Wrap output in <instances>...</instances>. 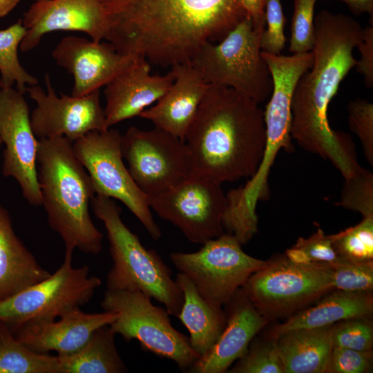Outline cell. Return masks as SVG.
<instances>
[{"mask_svg":"<svg viewBox=\"0 0 373 373\" xmlns=\"http://www.w3.org/2000/svg\"><path fill=\"white\" fill-rule=\"evenodd\" d=\"M104 40L124 55L168 67L189 63L247 15L242 0H101Z\"/></svg>","mask_w":373,"mask_h":373,"instance_id":"cell-1","label":"cell"},{"mask_svg":"<svg viewBox=\"0 0 373 373\" xmlns=\"http://www.w3.org/2000/svg\"><path fill=\"white\" fill-rule=\"evenodd\" d=\"M314 23V61L293 93L290 135L304 150L331 162L346 179L361 166L350 136L330 126L327 110L341 82L356 64L352 52L363 28L351 17L328 10L320 12Z\"/></svg>","mask_w":373,"mask_h":373,"instance_id":"cell-2","label":"cell"},{"mask_svg":"<svg viewBox=\"0 0 373 373\" xmlns=\"http://www.w3.org/2000/svg\"><path fill=\"white\" fill-rule=\"evenodd\" d=\"M184 142L191 174L220 184L249 179L265 151L264 112L233 88L209 86Z\"/></svg>","mask_w":373,"mask_h":373,"instance_id":"cell-3","label":"cell"},{"mask_svg":"<svg viewBox=\"0 0 373 373\" xmlns=\"http://www.w3.org/2000/svg\"><path fill=\"white\" fill-rule=\"evenodd\" d=\"M37 166L41 205L50 227L61 238L65 252L77 249L88 254L100 253L104 236L89 213L95 191L73 142L64 137L39 139Z\"/></svg>","mask_w":373,"mask_h":373,"instance_id":"cell-4","label":"cell"},{"mask_svg":"<svg viewBox=\"0 0 373 373\" xmlns=\"http://www.w3.org/2000/svg\"><path fill=\"white\" fill-rule=\"evenodd\" d=\"M93 211L106 229L113 265L106 276L108 289L140 290L163 304L178 317L183 294L160 256L146 249L122 220V209L108 197L95 195Z\"/></svg>","mask_w":373,"mask_h":373,"instance_id":"cell-5","label":"cell"},{"mask_svg":"<svg viewBox=\"0 0 373 373\" xmlns=\"http://www.w3.org/2000/svg\"><path fill=\"white\" fill-rule=\"evenodd\" d=\"M265 26H256L247 16L218 43H206L189 62L209 86H225L257 104L273 90L269 67L261 55Z\"/></svg>","mask_w":373,"mask_h":373,"instance_id":"cell-6","label":"cell"},{"mask_svg":"<svg viewBox=\"0 0 373 373\" xmlns=\"http://www.w3.org/2000/svg\"><path fill=\"white\" fill-rule=\"evenodd\" d=\"M101 307L117 314L109 325L115 334L137 341L143 350L173 361L181 370L187 372L200 358L189 338L173 327L166 309L141 291L107 289Z\"/></svg>","mask_w":373,"mask_h":373,"instance_id":"cell-7","label":"cell"},{"mask_svg":"<svg viewBox=\"0 0 373 373\" xmlns=\"http://www.w3.org/2000/svg\"><path fill=\"white\" fill-rule=\"evenodd\" d=\"M73 253L65 252L61 266L48 278L0 301V321L13 331L33 323L55 320L88 303L102 280L87 265L74 267Z\"/></svg>","mask_w":373,"mask_h":373,"instance_id":"cell-8","label":"cell"},{"mask_svg":"<svg viewBox=\"0 0 373 373\" xmlns=\"http://www.w3.org/2000/svg\"><path fill=\"white\" fill-rule=\"evenodd\" d=\"M202 245L197 251L172 252L169 258L179 272L191 280L198 293L217 306L226 305L267 262L246 254L239 240L229 233Z\"/></svg>","mask_w":373,"mask_h":373,"instance_id":"cell-9","label":"cell"},{"mask_svg":"<svg viewBox=\"0 0 373 373\" xmlns=\"http://www.w3.org/2000/svg\"><path fill=\"white\" fill-rule=\"evenodd\" d=\"M261 55L270 70L273 90L264 112L266 144L263 156L258 170L244 185L246 194L254 200L269 197L268 176L279 151L294 150L290 135L291 98L298 81L314 61L312 51L285 56L261 50Z\"/></svg>","mask_w":373,"mask_h":373,"instance_id":"cell-10","label":"cell"},{"mask_svg":"<svg viewBox=\"0 0 373 373\" xmlns=\"http://www.w3.org/2000/svg\"><path fill=\"white\" fill-rule=\"evenodd\" d=\"M122 135L110 128L91 131L73 143L74 152L88 172L95 195L122 202L137 218L154 240L162 236L147 195L137 186L126 167L121 149Z\"/></svg>","mask_w":373,"mask_h":373,"instance_id":"cell-11","label":"cell"},{"mask_svg":"<svg viewBox=\"0 0 373 373\" xmlns=\"http://www.w3.org/2000/svg\"><path fill=\"white\" fill-rule=\"evenodd\" d=\"M261 314L287 313L334 289L329 265L287 256L267 261L241 287Z\"/></svg>","mask_w":373,"mask_h":373,"instance_id":"cell-12","label":"cell"},{"mask_svg":"<svg viewBox=\"0 0 373 373\" xmlns=\"http://www.w3.org/2000/svg\"><path fill=\"white\" fill-rule=\"evenodd\" d=\"M121 149L132 178L147 196L164 193L191 174L184 142L159 128L130 127L122 135Z\"/></svg>","mask_w":373,"mask_h":373,"instance_id":"cell-13","label":"cell"},{"mask_svg":"<svg viewBox=\"0 0 373 373\" xmlns=\"http://www.w3.org/2000/svg\"><path fill=\"white\" fill-rule=\"evenodd\" d=\"M220 183L191 174L171 189L147 196L157 215L178 227L195 244H204L224 233L227 198Z\"/></svg>","mask_w":373,"mask_h":373,"instance_id":"cell-14","label":"cell"},{"mask_svg":"<svg viewBox=\"0 0 373 373\" xmlns=\"http://www.w3.org/2000/svg\"><path fill=\"white\" fill-rule=\"evenodd\" d=\"M45 92L38 84L27 88L26 93L35 103L30 115L35 135L39 139L64 137L71 142L91 131L108 129L104 110L100 103V90L83 97H58L50 76L46 74Z\"/></svg>","mask_w":373,"mask_h":373,"instance_id":"cell-15","label":"cell"},{"mask_svg":"<svg viewBox=\"0 0 373 373\" xmlns=\"http://www.w3.org/2000/svg\"><path fill=\"white\" fill-rule=\"evenodd\" d=\"M23 95L12 87L0 88V138L5 144L2 173L18 182L30 204L40 206L38 140L32 129L29 108Z\"/></svg>","mask_w":373,"mask_h":373,"instance_id":"cell-16","label":"cell"},{"mask_svg":"<svg viewBox=\"0 0 373 373\" xmlns=\"http://www.w3.org/2000/svg\"><path fill=\"white\" fill-rule=\"evenodd\" d=\"M26 29L19 48L22 52L36 48L42 37L55 31H78L93 41L104 40L106 21L101 0H39L23 14Z\"/></svg>","mask_w":373,"mask_h":373,"instance_id":"cell-17","label":"cell"},{"mask_svg":"<svg viewBox=\"0 0 373 373\" xmlns=\"http://www.w3.org/2000/svg\"><path fill=\"white\" fill-rule=\"evenodd\" d=\"M57 64L73 77L71 95L83 97L108 84L138 57L124 55L108 42L64 37L52 52Z\"/></svg>","mask_w":373,"mask_h":373,"instance_id":"cell-18","label":"cell"},{"mask_svg":"<svg viewBox=\"0 0 373 373\" xmlns=\"http://www.w3.org/2000/svg\"><path fill=\"white\" fill-rule=\"evenodd\" d=\"M173 81L171 70L164 75H152L150 63L138 57L105 86L104 110L107 128L140 116L166 93Z\"/></svg>","mask_w":373,"mask_h":373,"instance_id":"cell-19","label":"cell"},{"mask_svg":"<svg viewBox=\"0 0 373 373\" xmlns=\"http://www.w3.org/2000/svg\"><path fill=\"white\" fill-rule=\"evenodd\" d=\"M117 318L113 312L85 313L74 308L48 321L28 323L14 329L15 336L29 349L43 354L55 352L67 355L83 346L95 330L111 325Z\"/></svg>","mask_w":373,"mask_h":373,"instance_id":"cell-20","label":"cell"},{"mask_svg":"<svg viewBox=\"0 0 373 373\" xmlns=\"http://www.w3.org/2000/svg\"><path fill=\"white\" fill-rule=\"evenodd\" d=\"M225 327L213 346L187 371L223 373L247 352L266 321L240 288L226 304ZM225 314V313H224Z\"/></svg>","mask_w":373,"mask_h":373,"instance_id":"cell-21","label":"cell"},{"mask_svg":"<svg viewBox=\"0 0 373 373\" xmlns=\"http://www.w3.org/2000/svg\"><path fill=\"white\" fill-rule=\"evenodd\" d=\"M174 81L166 93L139 117L184 141L208 85L190 63L171 67Z\"/></svg>","mask_w":373,"mask_h":373,"instance_id":"cell-22","label":"cell"},{"mask_svg":"<svg viewBox=\"0 0 373 373\" xmlns=\"http://www.w3.org/2000/svg\"><path fill=\"white\" fill-rule=\"evenodd\" d=\"M50 274L16 235L8 211L0 204V301Z\"/></svg>","mask_w":373,"mask_h":373,"instance_id":"cell-23","label":"cell"},{"mask_svg":"<svg viewBox=\"0 0 373 373\" xmlns=\"http://www.w3.org/2000/svg\"><path fill=\"white\" fill-rule=\"evenodd\" d=\"M332 325L288 331L276 345L285 373H325L333 349Z\"/></svg>","mask_w":373,"mask_h":373,"instance_id":"cell-24","label":"cell"},{"mask_svg":"<svg viewBox=\"0 0 373 373\" xmlns=\"http://www.w3.org/2000/svg\"><path fill=\"white\" fill-rule=\"evenodd\" d=\"M373 312L371 291H347L336 289L316 305L291 317L273 332L275 338L288 331L314 329L357 317H367Z\"/></svg>","mask_w":373,"mask_h":373,"instance_id":"cell-25","label":"cell"},{"mask_svg":"<svg viewBox=\"0 0 373 373\" xmlns=\"http://www.w3.org/2000/svg\"><path fill=\"white\" fill-rule=\"evenodd\" d=\"M175 281L184 298L178 318L188 329L191 346L200 358L213 346L223 331L225 314L221 307L205 300L186 275L179 272Z\"/></svg>","mask_w":373,"mask_h":373,"instance_id":"cell-26","label":"cell"},{"mask_svg":"<svg viewBox=\"0 0 373 373\" xmlns=\"http://www.w3.org/2000/svg\"><path fill=\"white\" fill-rule=\"evenodd\" d=\"M109 325L99 327L79 350L57 355L60 373H124L128 369L117 349Z\"/></svg>","mask_w":373,"mask_h":373,"instance_id":"cell-27","label":"cell"},{"mask_svg":"<svg viewBox=\"0 0 373 373\" xmlns=\"http://www.w3.org/2000/svg\"><path fill=\"white\" fill-rule=\"evenodd\" d=\"M0 373H60L57 356L35 352L0 321Z\"/></svg>","mask_w":373,"mask_h":373,"instance_id":"cell-28","label":"cell"},{"mask_svg":"<svg viewBox=\"0 0 373 373\" xmlns=\"http://www.w3.org/2000/svg\"><path fill=\"white\" fill-rule=\"evenodd\" d=\"M26 32L21 19L0 30V88H12L25 94L27 88L38 84L37 79L21 66L18 48Z\"/></svg>","mask_w":373,"mask_h":373,"instance_id":"cell-29","label":"cell"},{"mask_svg":"<svg viewBox=\"0 0 373 373\" xmlns=\"http://www.w3.org/2000/svg\"><path fill=\"white\" fill-rule=\"evenodd\" d=\"M333 248L338 258L356 262L373 261V217L334 234Z\"/></svg>","mask_w":373,"mask_h":373,"instance_id":"cell-30","label":"cell"},{"mask_svg":"<svg viewBox=\"0 0 373 373\" xmlns=\"http://www.w3.org/2000/svg\"><path fill=\"white\" fill-rule=\"evenodd\" d=\"M336 205L360 213L363 218L373 217V174L362 166L345 179L340 200Z\"/></svg>","mask_w":373,"mask_h":373,"instance_id":"cell-31","label":"cell"},{"mask_svg":"<svg viewBox=\"0 0 373 373\" xmlns=\"http://www.w3.org/2000/svg\"><path fill=\"white\" fill-rule=\"evenodd\" d=\"M334 289L347 291H372L373 261L356 262L339 258L328 264Z\"/></svg>","mask_w":373,"mask_h":373,"instance_id":"cell-32","label":"cell"},{"mask_svg":"<svg viewBox=\"0 0 373 373\" xmlns=\"http://www.w3.org/2000/svg\"><path fill=\"white\" fill-rule=\"evenodd\" d=\"M232 373H285L276 342H252L247 352L230 369Z\"/></svg>","mask_w":373,"mask_h":373,"instance_id":"cell-33","label":"cell"},{"mask_svg":"<svg viewBox=\"0 0 373 373\" xmlns=\"http://www.w3.org/2000/svg\"><path fill=\"white\" fill-rule=\"evenodd\" d=\"M334 238V234L325 235L318 229L307 238H299L286 256L299 263H334L339 259L332 246Z\"/></svg>","mask_w":373,"mask_h":373,"instance_id":"cell-34","label":"cell"},{"mask_svg":"<svg viewBox=\"0 0 373 373\" xmlns=\"http://www.w3.org/2000/svg\"><path fill=\"white\" fill-rule=\"evenodd\" d=\"M317 0H294L289 50L293 54L310 52L314 35V7Z\"/></svg>","mask_w":373,"mask_h":373,"instance_id":"cell-35","label":"cell"},{"mask_svg":"<svg viewBox=\"0 0 373 373\" xmlns=\"http://www.w3.org/2000/svg\"><path fill=\"white\" fill-rule=\"evenodd\" d=\"M332 340L333 347L370 351L373 346L372 323L367 317L342 321L332 326Z\"/></svg>","mask_w":373,"mask_h":373,"instance_id":"cell-36","label":"cell"},{"mask_svg":"<svg viewBox=\"0 0 373 373\" xmlns=\"http://www.w3.org/2000/svg\"><path fill=\"white\" fill-rule=\"evenodd\" d=\"M348 124L350 130L359 138L363 154L373 166V104L357 98L347 105Z\"/></svg>","mask_w":373,"mask_h":373,"instance_id":"cell-37","label":"cell"},{"mask_svg":"<svg viewBox=\"0 0 373 373\" xmlns=\"http://www.w3.org/2000/svg\"><path fill=\"white\" fill-rule=\"evenodd\" d=\"M265 17L267 29H264L260 39V50L274 55H280L287 39L284 34L286 18L281 0H265Z\"/></svg>","mask_w":373,"mask_h":373,"instance_id":"cell-38","label":"cell"},{"mask_svg":"<svg viewBox=\"0 0 373 373\" xmlns=\"http://www.w3.org/2000/svg\"><path fill=\"white\" fill-rule=\"evenodd\" d=\"M372 352L333 347L325 373H365L372 367Z\"/></svg>","mask_w":373,"mask_h":373,"instance_id":"cell-39","label":"cell"},{"mask_svg":"<svg viewBox=\"0 0 373 373\" xmlns=\"http://www.w3.org/2000/svg\"><path fill=\"white\" fill-rule=\"evenodd\" d=\"M356 47L361 52V59L356 61L357 72L363 77L367 88L373 86V25L363 29L362 39Z\"/></svg>","mask_w":373,"mask_h":373,"instance_id":"cell-40","label":"cell"},{"mask_svg":"<svg viewBox=\"0 0 373 373\" xmlns=\"http://www.w3.org/2000/svg\"><path fill=\"white\" fill-rule=\"evenodd\" d=\"M265 0H242V6L256 26H265Z\"/></svg>","mask_w":373,"mask_h":373,"instance_id":"cell-41","label":"cell"},{"mask_svg":"<svg viewBox=\"0 0 373 373\" xmlns=\"http://www.w3.org/2000/svg\"><path fill=\"white\" fill-rule=\"evenodd\" d=\"M347 4L349 9L356 15L368 13L373 18V0H339Z\"/></svg>","mask_w":373,"mask_h":373,"instance_id":"cell-42","label":"cell"},{"mask_svg":"<svg viewBox=\"0 0 373 373\" xmlns=\"http://www.w3.org/2000/svg\"><path fill=\"white\" fill-rule=\"evenodd\" d=\"M21 0H0V18L8 15Z\"/></svg>","mask_w":373,"mask_h":373,"instance_id":"cell-43","label":"cell"},{"mask_svg":"<svg viewBox=\"0 0 373 373\" xmlns=\"http://www.w3.org/2000/svg\"><path fill=\"white\" fill-rule=\"evenodd\" d=\"M2 144H3V143H2V141H1V138H0V147H1V146Z\"/></svg>","mask_w":373,"mask_h":373,"instance_id":"cell-44","label":"cell"},{"mask_svg":"<svg viewBox=\"0 0 373 373\" xmlns=\"http://www.w3.org/2000/svg\"><path fill=\"white\" fill-rule=\"evenodd\" d=\"M35 1H39V0H35Z\"/></svg>","mask_w":373,"mask_h":373,"instance_id":"cell-45","label":"cell"}]
</instances>
